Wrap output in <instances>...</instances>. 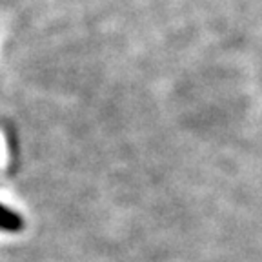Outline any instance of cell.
Instances as JSON below:
<instances>
[{
    "instance_id": "obj_1",
    "label": "cell",
    "mask_w": 262,
    "mask_h": 262,
    "mask_svg": "<svg viewBox=\"0 0 262 262\" xmlns=\"http://www.w3.org/2000/svg\"><path fill=\"white\" fill-rule=\"evenodd\" d=\"M24 228V221H22L20 215L13 213L11 209L4 208L0 204V229H6V231H20Z\"/></svg>"
}]
</instances>
